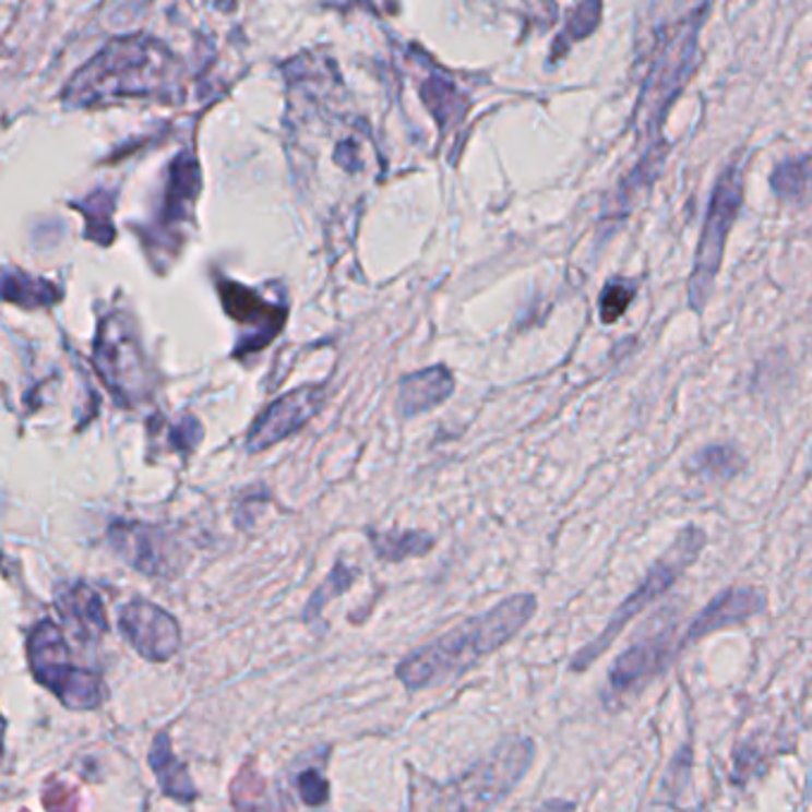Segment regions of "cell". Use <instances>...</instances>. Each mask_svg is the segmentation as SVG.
I'll return each instance as SVG.
<instances>
[{
    "label": "cell",
    "mask_w": 812,
    "mask_h": 812,
    "mask_svg": "<svg viewBox=\"0 0 812 812\" xmlns=\"http://www.w3.org/2000/svg\"><path fill=\"white\" fill-rule=\"evenodd\" d=\"M22 812H26V810H22Z\"/></svg>",
    "instance_id": "32"
},
{
    "label": "cell",
    "mask_w": 812,
    "mask_h": 812,
    "mask_svg": "<svg viewBox=\"0 0 812 812\" xmlns=\"http://www.w3.org/2000/svg\"><path fill=\"white\" fill-rule=\"evenodd\" d=\"M26 658L38 684L56 693L70 710H96L105 698L98 674L76 667L58 624L41 622L26 638Z\"/></svg>",
    "instance_id": "6"
},
{
    "label": "cell",
    "mask_w": 812,
    "mask_h": 812,
    "mask_svg": "<svg viewBox=\"0 0 812 812\" xmlns=\"http://www.w3.org/2000/svg\"><path fill=\"white\" fill-rule=\"evenodd\" d=\"M222 298H225L227 312L243 324H253L265 330V334L272 338L282 330L284 312L270 308L265 300L258 298V294L246 291L239 284H225L222 286Z\"/></svg>",
    "instance_id": "18"
},
{
    "label": "cell",
    "mask_w": 812,
    "mask_h": 812,
    "mask_svg": "<svg viewBox=\"0 0 812 812\" xmlns=\"http://www.w3.org/2000/svg\"><path fill=\"white\" fill-rule=\"evenodd\" d=\"M703 12H707V5L701 10H693V15L679 24V34H674L670 41L662 46L658 60L653 64V70L644 84V112L650 124H658L667 105L674 100L689 74L696 68V48Z\"/></svg>",
    "instance_id": "8"
},
{
    "label": "cell",
    "mask_w": 812,
    "mask_h": 812,
    "mask_svg": "<svg viewBox=\"0 0 812 812\" xmlns=\"http://www.w3.org/2000/svg\"><path fill=\"white\" fill-rule=\"evenodd\" d=\"M772 191L786 203H801L808 191V155L781 163L772 175Z\"/></svg>",
    "instance_id": "23"
},
{
    "label": "cell",
    "mask_w": 812,
    "mask_h": 812,
    "mask_svg": "<svg viewBox=\"0 0 812 812\" xmlns=\"http://www.w3.org/2000/svg\"><path fill=\"white\" fill-rule=\"evenodd\" d=\"M201 187V175H199V163L189 153L177 157L172 165V177H169V189H167V203H165V217L169 222H181L191 215V207L195 203Z\"/></svg>",
    "instance_id": "19"
},
{
    "label": "cell",
    "mask_w": 812,
    "mask_h": 812,
    "mask_svg": "<svg viewBox=\"0 0 812 812\" xmlns=\"http://www.w3.org/2000/svg\"><path fill=\"white\" fill-rule=\"evenodd\" d=\"M44 805L48 812H79V798L72 786L60 781L44 791Z\"/></svg>",
    "instance_id": "29"
},
{
    "label": "cell",
    "mask_w": 812,
    "mask_h": 812,
    "mask_svg": "<svg viewBox=\"0 0 812 812\" xmlns=\"http://www.w3.org/2000/svg\"><path fill=\"white\" fill-rule=\"evenodd\" d=\"M120 629L129 641V646L141 658L153 662L175 658V653L181 646L179 622L167 610L148 600L127 602L120 612Z\"/></svg>",
    "instance_id": "12"
},
{
    "label": "cell",
    "mask_w": 812,
    "mask_h": 812,
    "mask_svg": "<svg viewBox=\"0 0 812 812\" xmlns=\"http://www.w3.org/2000/svg\"><path fill=\"white\" fill-rule=\"evenodd\" d=\"M108 539L115 553L143 574L175 576L179 572L181 558L177 546L160 529L146 527V524H115Z\"/></svg>",
    "instance_id": "13"
},
{
    "label": "cell",
    "mask_w": 812,
    "mask_h": 812,
    "mask_svg": "<svg viewBox=\"0 0 812 812\" xmlns=\"http://www.w3.org/2000/svg\"><path fill=\"white\" fill-rule=\"evenodd\" d=\"M58 291L46 282H36L26 274L17 272H5L0 277V298L12 300V303H22L24 308H34V306H46V303H56Z\"/></svg>",
    "instance_id": "22"
},
{
    "label": "cell",
    "mask_w": 812,
    "mask_h": 812,
    "mask_svg": "<svg viewBox=\"0 0 812 812\" xmlns=\"http://www.w3.org/2000/svg\"><path fill=\"white\" fill-rule=\"evenodd\" d=\"M705 544H707V536L701 527H696V524H689V527L681 529L674 536V541L662 550V556L655 558V562L648 568L644 580L638 582L634 592L629 594L618 608H614L606 626H602L600 632L588 641V644H584L580 650H574L568 670L572 674L592 670L602 655L612 648L614 641L622 636L624 629L632 624L638 614L650 606V602H655L670 592L681 576L691 570L693 562H696L705 550Z\"/></svg>",
    "instance_id": "3"
},
{
    "label": "cell",
    "mask_w": 812,
    "mask_h": 812,
    "mask_svg": "<svg viewBox=\"0 0 812 812\" xmlns=\"http://www.w3.org/2000/svg\"><path fill=\"white\" fill-rule=\"evenodd\" d=\"M455 389L453 374L443 365L427 367V370L413 372L401 379L398 408L403 417H417L431 408H437Z\"/></svg>",
    "instance_id": "15"
},
{
    "label": "cell",
    "mask_w": 812,
    "mask_h": 812,
    "mask_svg": "<svg viewBox=\"0 0 812 812\" xmlns=\"http://www.w3.org/2000/svg\"><path fill=\"white\" fill-rule=\"evenodd\" d=\"M265 793V781L255 769L243 767L231 784V798L236 812H255V798Z\"/></svg>",
    "instance_id": "28"
},
{
    "label": "cell",
    "mask_w": 812,
    "mask_h": 812,
    "mask_svg": "<svg viewBox=\"0 0 812 812\" xmlns=\"http://www.w3.org/2000/svg\"><path fill=\"white\" fill-rule=\"evenodd\" d=\"M739 453L729 445H710L696 455V467L707 479H729L739 471Z\"/></svg>",
    "instance_id": "25"
},
{
    "label": "cell",
    "mask_w": 812,
    "mask_h": 812,
    "mask_svg": "<svg viewBox=\"0 0 812 812\" xmlns=\"http://www.w3.org/2000/svg\"><path fill=\"white\" fill-rule=\"evenodd\" d=\"M536 612H539V598L534 594L505 596L489 610L469 614L427 644L405 653L393 677L410 696L453 684L520 636Z\"/></svg>",
    "instance_id": "1"
},
{
    "label": "cell",
    "mask_w": 812,
    "mask_h": 812,
    "mask_svg": "<svg viewBox=\"0 0 812 812\" xmlns=\"http://www.w3.org/2000/svg\"><path fill=\"white\" fill-rule=\"evenodd\" d=\"M536 760V741L532 737H507L479 763L465 769L451 786L455 812H483L513 793L527 777Z\"/></svg>",
    "instance_id": "5"
},
{
    "label": "cell",
    "mask_w": 812,
    "mask_h": 812,
    "mask_svg": "<svg viewBox=\"0 0 812 812\" xmlns=\"http://www.w3.org/2000/svg\"><path fill=\"white\" fill-rule=\"evenodd\" d=\"M536 812H576V803L568 801V798H548Z\"/></svg>",
    "instance_id": "30"
},
{
    "label": "cell",
    "mask_w": 812,
    "mask_h": 812,
    "mask_svg": "<svg viewBox=\"0 0 812 812\" xmlns=\"http://www.w3.org/2000/svg\"><path fill=\"white\" fill-rule=\"evenodd\" d=\"M370 544L374 556L384 562H401L410 558H427L437 546V539L422 529H391V532H370Z\"/></svg>",
    "instance_id": "17"
},
{
    "label": "cell",
    "mask_w": 812,
    "mask_h": 812,
    "mask_svg": "<svg viewBox=\"0 0 812 812\" xmlns=\"http://www.w3.org/2000/svg\"><path fill=\"white\" fill-rule=\"evenodd\" d=\"M422 98L427 103V108L431 115L437 117V122L441 129L449 124L463 120V112L467 110V98L457 91L449 79L441 76H429L422 84Z\"/></svg>",
    "instance_id": "20"
},
{
    "label": "cell",
    "mask_w": 812,
    "mask_h": 812,
    "mask_svg": "<svg viewBox=\"0 0 812 812\" xmlns=\"http://www.w3.org/2000/svg\"><path fill=\"white\" fill-rule=\"evenodd\" d=\"M181 72L177 56L155 38L122 36L96 52L64 88L70 108H91L117 98H175Z\"/></svg>",
    "instance_id": "2"
},
{
    "label": "cell",
    "mask_w": 812,
    "mask_h": 812,
    "mask_svg": "<svg viewBox=\"0 0 812 812\" xmlns=\"http://www.w3.org/2000/svg\"><path fill=\"white\" fill-rule=\"evenodd\" d=\"M679 620L670 612H658L648 622L646 632L638 634L608 670V686L602 701L620 707L644 693L655 679H660L679 658Z\"/></svg>",
    "instance_id": "4"
},
{
    "label": "cell",
    "mask_w": 812,
    "mask_h": 812,
    "mask_svg": "<svg viewBox=\"0 0 812 812\" xmlns=\"http://www.w3.org/2000/svg\"><path fill=\"white\" fill-rule=\"evenodd\" d=\"M769 608V596L763 586L753 584H733L719 592L707 606L693 618L686 626L684 636L679 638V650L698 644L710 634L725 632L729 626L745 624L749 620L760 618Z\"/></svg>",
    "instance_id": "10"
},
{
    "label": "cell",
    "mask_w": 812,
    "mask_h": 812,
    "mask_svg": "<svg viewBox=\"0 0 812 812\" xmlns=\"http://www.w3.org/2000/svg\"><path fill=\"white\" fill-rule=\"evenodd\" d=\"M636 296V284L626 279H612L606 284L600 294V320L614 324L626 312L629 303Z\"/></svg>",
    "instance_id": "26"
},
{
    "label": "cell",
    "mask_w": 812,
    "mask_h": 812,
    "mask_svg": "<svg viewBox=\"0 0 812 812\" xmlns=\"http://www.w3.org/2000/svg\"><path fill=\"white\" fill-rule=\"evenodd\" d=\"M358 576H360L358 568H350V565H346L344 560H338L336 565L332 568V572L324 576V582L318 588H314L312 596L308 598L306 610H303V622L320 620V614L324 612V608L330 606L334 598L348 594L350 588L356 586Z\"/></svg>",
    "instance_id": "21"
},
{
    "label": "cell",
    "mask_w": 812,
    "mask_h": 812,
    "mask_svg": "<svg viewBox=\"0 0 812 812\" xmlns=\"http://www.w3.org/2000/svg\"><path fill=\"white\" fill-rule=\"evenodd\" d=\"M3 753H5V719L0 715V763H3Z\"/></svg>",
    "instance_id": "31"
},
{
    "label": "cell",
    "mask_w": 812,
    "mask_h": 812,
    "mask_svg": "<svg viewBox=\"0 0 812 812\" xmlns=\"http://www.w3.org/2000/svg\"><path fill=\"white\" fill-rule=\"evenodd\" d=\"M743 203V172L739 165H729L717 179L707 215L703 222V234L698 241L696 262L689 279V303L693 310H703L715 291V279L725 258V246L733 222L739 217Z\"/></svg>",
    "instance_id": "7"
},
{
    "label": "cell",
    "mask_w": 812,
    "mask_h": 812,
    "mask_svg": "<svg viewBox=\"0 0 812 812\" xmlns=\"http://www.w3.org/2000/svg\"><path fill=\"white\" fill-rule=\"evenodd\" d=\"M324 398L326 393L324 386L320 384H306L288 391L286 396L274 401L270 408L258 417L253 429L248 431L246 449L251 453H260L267 451L270 445L296 434L298 429H303L310 419L322 410Z\"/></svg>",
    "instance_id": "11"
},
{
    "label": "cell",
    "mask_w": 812,
    "mask_h": 812,
    "mask_svg": "<svg viewBox=\"0 0 812 812\" xmlns=\"http://www.w3.org/2000/svg\"><path fill=\"white\" fill-rule=\"evenodd\" d=\"M56 606L79 636L98 638L108 632V614L94 586L84 582H76L70 586H62L56 596Z\"/></svg>",
    "instance_id": "14"
},
{
    "label": "cell",
    "mask_w": 812,
    "mask_h": 812,
    "mask_svg": "<svg viewBox=\"0 0 812 812\" xmlns=\"http://www.w3.org/2000/svg\"><path fill=\"white\" fill-rule=\"evenodd\" d=\"M296 789L300 801L308 808H322L330 803V779H326L322 767H306L296 777Z\"/></svg>",
    "instance_id": "27"
},
{
    "label": "cell",
    "mask_w": 812,
    "mask_h": 812,
    "mask_svg": "<svg viewBox=\"0 0 812 812\" xmlns=\"http://www.w3.org/2000/svg\"><path fill=\"white\" fill-rule=\"evenodd\" d=\"M96 367L105 384L120 393L122 398L134 401L146 386L139 338L131 332V322H127L122 314L115 312L112 318L103 322L96 341Z\"/></svg>",
    "instance_id": "9"
},
{
    "label": "cell",
    "mask_w": 812,
    "mask_h": 812,
    "mask_svg": "<svg viewBox=\"0 0 812 812\" xmlns=\"http://www.w3.org/2000/svg\"><path fill=\"white\" fill-rule=\"evenodd\" d=\"M148 763L165 796L175 798L179 803H191L199 798L193 779L189 777V772L183 767L181 760L172 753V743H169V737L165 731L157 733L155 741L151 743Z\"/></svg>",
    "instance_id": "16"
},
{
    "label": "cell",
    "mask_w": 812,
    "mask_h": 812,
    "mask_svg": "<svg viewBox=\"0 0 812 812\" xmlns=\"http://www.w3.org/2000/svg\"><path fill=\"white\" fill-rule=\"evenodd\" d=\"M600 12H602V5L600 3H584L580 8H574V12L570 15L565 29H562L558 34V41L553 44V58H562V52H568L572 44L582 41L584 36L592 34L598 22H600Z\"/></svg>",
    "instance_id": "24"
}]
</instances>
